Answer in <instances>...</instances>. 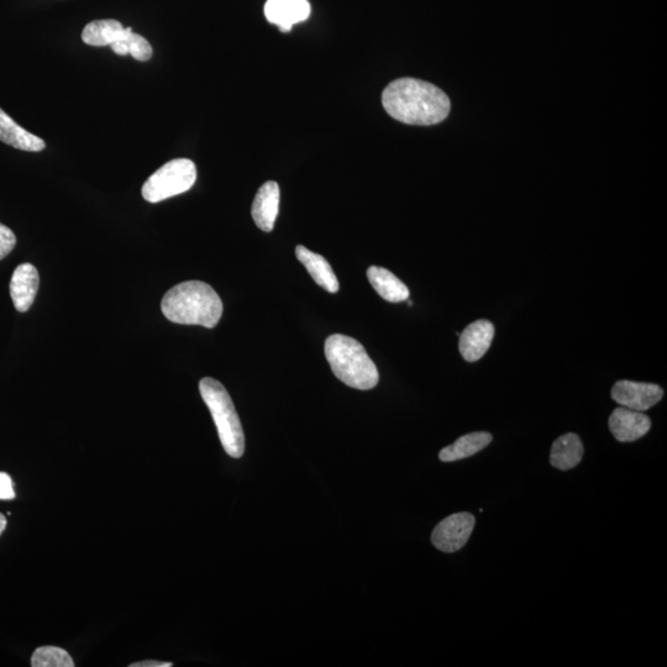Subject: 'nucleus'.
I'll list each match as a JSON object with an SVG mask.
<instances>
[{"label":"nucleus","mask_w":667,"mask_h":667,"mask_svg":"<svg viewBox=\"0 0 667 667\" xmlns=\"http://www.w3.org/2000/svg\"><path fill=\"white\" fill-rule=\"evenodd\" d=\"M382 104L398 122L420 126L443 122L451 108L449 97L440 88L416 78H399L388 84Z\"/></svg>","instance_id":"nucleus-1"},{"label":"nucleus","mask_w":667,"mask_h":667,"mask_svg":"<svg viewBox=\"0 0 667 667\" xmlns=\"http://www.w3.org/2000/svg\"><path fill=\"white\" fill-rule=\"evenodd\" d=\"M162 313L172 323L215 328L223 315V302L207 283H180L165 294Z\"/></svg>","instance_id":"nucleus-2"},{"label":"nucleus","mask_w":667,"mask_h":667,"mask_svg":"<svg viewBox=\"0 0 667 667\" xmlns=\"http://www.w3.org/2000/svg\"><path fill=\"white\" fill-rule=\"evenodd\" d=\"M325 357L334 375L356 390H372L380 381L377 367L364 346L350 336L334 334L325 341Z\"/></svg>","instance_id":"nucleus-3"},{"label":"nucleus","mask_w":667,"mask_h":667,"mask_svg":"<svg viewBox=\"0 0 667 667\" xmlns=\"http://www.w3.org/2000/svg\"><path fill=\"white\" fill-rule=\"evenodd\" d=\"M199 392L212 414L224 450L231 458H241L245 453L244 429L228 391L219 381L206 377L199 382Z\"/></svg>","instance_id":"nucleus-4"},{"label":"nucleus","mask_w":667,"mask_h":667,"mask_svg":"<svg viewBox=\"0 0 667 667\" xmlns=\"http://www.w3.org/2000/svg\"><path fill=\"white\" fill-rule=\"evenodd\" d=\"M196 180L197 168L194 162L188 159H176L152 173L141 192L145 201L159 203L189 191Z\"/></svg>","instance_id":"nucleus-5"},{"label":"nucleus","mask_w":667,"mask_h":667,"mask_svg":"<svg viewBox=\"0 0 667 667\" xmlns=\"http://www.w3.org/2000/svg\"><path fill=\"white\" fill-rule=\"evenodd\" d=\"M476 519L471 513L451 514L433 530L432 543L443 553H455L469 542Z\"/></svg>","instance_id":"nucleus-6"},{"label":"nucleus","mask_w":667,"mask_h":667,"mask_svg":"<svg viewBox=\"0 0 667 667\" xmlns=\"http://www.w3.org/2000/svg\"><path fill=\"white\" fill-rule=\"evenodd\" d=\"M664 397L663 388L654 383L618 381L612 388V398L622 407L645 412Z\"/></svg>","instance_id":"nucleus-7"},{"label":"nucleus","mask_w":667,"mask_h":667,"mask_svg":"<svg viewBox=\"0 0 667 667\" xmlns=\"http://www.w3.org/2000/svg\"><path fill=\"white\" fill-rule=\"evenodd\" d=\"M651 428V420L643 412L626 407L614 409L609 417V429L621 443H630L643 438Z\"/></svg>","instance_id":"nucleus-8"},{"label":"nucleus","mask_w":667,"mask_h":667,"mask_svg":"<svg viewBox=\"0 0 667 667\" xmlns=\"http://www.w3.org/2000/svg\"><path fill=\"white\" fill-rule=\"evenodd\" d=\"M265 15L266 19L278 26L282 33H288L294 25L309 18L311 4L308 0H267Z\"/></svg>","instance_id":"nucleus-9"},{"label":"nucleus","mask_w":667,"mask_h":667,"mask_svg":"<svg viewBox=\"0 0 667 667\" xmlns=\"http://www.w3.org/2000/svg\"><path fill=\"white\" fill-rule=\"evenodd\" d=\"M39 272L31 264H21L15 269L10 281V297L19 313L28 312L38 294Z\"/></svg>","instance_id":"nucleus-10"},{"label":"nucleus","mask_w":667,"mask_h":667,"mask_svg":"<svg viewBox=\"0 0 667 667\" xmlns=\"http://www.w3.org/2000/svg\"><path fill=\"white\" fill-rule=\"evenodd\" d=\"M495 327L488 320H477L460 335V354L467 362L479 361L490 349Z\"/></svg>","instance_id":"nucleus-11"},{"label":"nucleus","mask_w":667,"mask_h":667,"mask_svg":"<svg viewBox=\"0 0 667 667\" xmlns=\"http://www.w3.org/2000/svg\"><path fill=\"white\" fill-rule=\"evenodd\" d=\"M278 209H280V186L273 181L266 182L252 203V219L262 231L270 233L275 228Z\"/></svg>","instance_id":"nucleus-12"},{"label":"nucleus","mask_w":667,"mask_h":667,"mask_svg":"<svg viewBox=\"0 0 667 667\" xmlns=\"http://www.w3.org/2000/svg\"><path fill=\"white\" fill-rule=\"evenodd\" d=\"M0 141L13 146L14 149L28 152H40L46 149L44 140L21 128L2 108H0Z\"/></svg>","instance_id":"nucleus-13"},{"label":"nucleus","mask_w":667,"mask_h":667,"mask_svg":"<svg viewBox=\"0 0 667 667\" xmlns=\"http://www.w3.org/2000/svg\"><path fill=\"white\" fill-rule=\"evenodd\" d=\"M296 255L297 259L306 267L309 275L317 282V285L329 293L339 291L338 278H336L332 266L322 255L315 254V252L304 248L303 245L297 246Z\"/></svg>","instance_id":"nucleus-14"},{"label":"nucleus","mask_w":667,"mask_h":667,"mask_svg":"<svg viewBox=\"0 0 667 667\" xmlns=\"http://www.w3.org/2000/svg\"><path fill=\"white\" fill-rule=\"evenodd\" d=\"M367 278L374 290L387 302L401 303L408 301L409 290L391 271L383 267L371 266Z\"/></svg>","instance_id":"nucleus-15"},{"label":"nucleus","mask_w":667,"mask_h":667,"mask_svg":"<svg viewBox=\"0 0 667 667\" xmlns=\"http://www.w3.org/2000/svg\"><path fill=\"white\" fill-rule=\"evenodd\" d=\"M584 444L579 437L574 433L563 435L554 441L553 448H551L550 462L551 465L559 470H571L580 464L584 458Z\"/></svg>","instance_id":"nucleus-16"},{"label":"nucleus","mask_w":667,"mask_h":667,"mask_svg":"<svg viewBox=\"0 0 667 667\" xmlns=\"http://www.w3.org/2000/svg\"><path fill=\"white\" fill-rule=\"evenodd\" d=\"M492 435L485 432H476L464 435L454 444L446 446L440 451L439 459L444 462L459 461L470 458L492 443Z\"/></svg>","instance_id":"nucleus-17"},{"label":"nucleus","mask_w":667,"mask_h":667,"mask_svg":"<svg viewBox=\"0 0 667 667\" xmlns=\"http://www.w3.org/2000/svg\"><path fill=\"white\" fill-rule=\"evenodd\" d=\"M126 28L114 19L96 20L84 28L82 40L89 46H110L123 38Z\"/></svg>","instance_id":"nucleus-18"},{"label":"nucleus","mask_w":667,"mask_h":667,"mask_svg":"<svg viewBox=\"0 0 667 667\" xmlns=\"http://www.w3.org/2000/svg\"><path fill=\"white\" fill-rule=\"evenodd\" d=\"M33 667H73L75 661L65 649L57 647H41L36 649L31 658Z\"/></svg>","instance_id":"nucleus-19"},{"label":"nucleus","mask_w":667,"mask_h":667,"mask_svg":"<svg viewBox=\"0 0 667 667\" xmlns=\"http://www.w3.org/2000/svg\"><path fill=\"white\" fill-rule=\"evenodd\" d=\"M124 42L128 47L129 55L133 56L135 60L145 62L152 57V47L150 42L144 36L134 33L133 29L126 28Z\"/></svg>","instance_id":"nucleus-20"},{"label":"nucleus","mask_w":667,"mask_h":667,"mask_svg":"<svg viewBox=\"0 0 667 667\" xmlns=\"http://www.w3.org/2000/svg\"><path fill=\"white\" fill-rule=\"evenodd\" d=\"M17 245V236L7 225L0 223V260L5 259Z\"/></svg>","instance_id":"nucleus-21"},{"label":"nucleus","mask_w":667,"mask_h":667,"mask_svg":"<svg viewBox=\"0 0 667 667\" xmlns=\"http://www.w3.org/2000/svg\"><path fill=\"white\" fill-rule=\"evenodd\" d=\"M13 480L5 472H0V501L14 500Z\"/></svg>","instance_id":"nucleus-22"},{"label":"nucleus","mask_w":667,"mask_h":667,"mask_svg":"<svg viewBox=\"0 0 667 667\" xmlns=\"http://www.w3.org/2000/svg\"><path fill=\"white\" fill-rule=\"evenodd\" d=\"M130 667H171L172 663H162V661L156 660H145L140 661V663L130 664Z\"/></svg>","instance_id":"nucleus-23"},{"label":"nucleus","mask_w":667,"mask_h":667,"mask_svg":"<svg viewBox=\"0 0 667 667\" xmlns=\"http://www.w3.org/2000/svg\"><path fill=\"white\" fill-rule=\"evenodd\" d=\"M7 518H5L4 514L0 513V535L4 533V530L7 529Z\"/></svg>","instance_id":"nucleus-24"}]
</instances>
